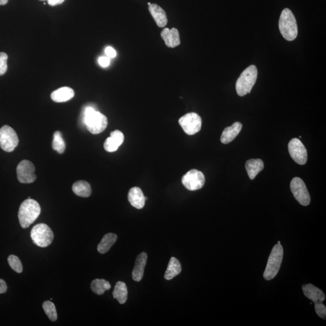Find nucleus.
<instances>
[{
    "label": "nucleus",
    "instance_id": "31",
    "mask_svg": "<svg viewBox=\"0 0 326 326\" xmlns=\"http://www.w3.org/2000/svg\"><path fill=\"white\" fill-rule=\"evenodd\" d=\"M110 137L115 140V142L117 143V144L119 145V146L122 145V143L124 142V137L123 134L121 133V131L118 130L112 131L111 133Z\"/></svg>",
    "mask_w": 326,
    "mask_h": 326
},
{
    "label": "nucleus",
    "instance_id": "3",
    "mask_svg": "<svg viewBox=\"0 0 326 326\" xmlns=\"http://www.w3.org/2000/svg\"><path fill=\"white\" fill-rule=\"evenodd\" d=\"M84 121L88 131L93 134L102 133L108 126L107 117L91 107L85 109Z\"/></svg>",
    "mask_w": 326,
    "mask_h": 326
},
{
    "label": "nucleus",
    "instance_id": "30",
    "mask_svg": "<svg viewBox=\"0 0 326 326\" xmlns=\"http://www.w3.org/2000/svg\"><path fill=\"white\" fill-rule=\"evenodd\" d=\"M8 54L4 52L0 53V76L5 75L8 70Z\"/></svg>",
    "mask_w": 326,
    "mask_h": 326
},
{
    "label": "nucleus",
    "instance_id": "24",
    "mask_svg": "<svg viewBox=\"0 0 326 326\" xmlns=\"http://www.w3.org/2000/svg\"><path fill=\"white\" fill-rule=\"evenodd\" d=\"M127 288L125 283L118 282L115 286L114 289L113 297L116 299L119 303L122 304L126 302L127 300Z\"/></svg>",
    "mask_w": 326,
    "mask_h": 326
},
{
    "label": "nucleus",
    "instance_id": "32",
    "mask_svg": "<svg viewBox=\"0 0 326 326\" xmlns=\"http://www.w3.org/2000/svg\"><path fill=\"white\" fill-rule=\"evenodd\" d=\"M315 311L317 315L322 319H325L326 307L322 303H316L315 305Z\"/></svg>",
    "mask_w": 326,
    "mask_h": 326
},
{
    "label": "nucleus",
    "instance_id": "26",
    "mask_svg": "<svg viewBox=\"0 0 326 326\" xmlns=\"http://www.w3.org/2000/svg\"><path fill=\"white\" fill-rule=\"evenodd\" d=\"M52 147L54 151H56L59 154H62L66 150V143L62 136V133L59 131H56L54 134Z\"/></svg>",
    "mask_w": 326,
    "mask_h": 326
},
{
    "label": "nucleus",
    "instance_id": "40",
    "mask_svg": "<svg viewBox=\"0 0 326 326\" xmlns=\"http://www.w3.org/2000/svg\"><path fill=\"white\" fill-rule=\"evenodd\" d=\"M40 1H45V0H40Z\"/></svg>",
    "mask_w": 326,
    "mask_h": 326
},
{
    "label": "nucleus",
    "instance_id": "4",
    "mask_svg": "<svg viewBox=\"0 0 326 326\" xmlns=\"http://www.w3.org/2000/svg\"><path fill=\"white\" fill-rule=\"evenodd\" d=\"M258 72L257 67L251 65L246 69L237 79L236 89L239 96H244L251 92L256 82Z\"/></svg>",
    "mask_w": 326,
    "mask_h": 326
},
{
    "label": "nucleus",
    "instance_id": "23",
    "mask_svg": "<svg viewBox=\"0 0 326 326\" xmlns=\"http://www.w3.org/2000/svg\"><path fill=\"white\" fill-rule=\"evenodd\" d=\"M72 189L76 195L84 198L89 197L92 192L91 185L88 182L85 181L75 182L73 185Z\"/></svg>",
    "mask_w": 326,
    "mask_h": 326
},
{
    "label": "nucleus",
    "instance_id": "18",
    "mask_svg": "<svg viewBox=\"0 0 326 326\" xmlns=\"http://www.w3.org/2000/svg\"><path fill=\"white\" fill-rule=\"evenodd\" d=\"M149 10L158 27H163L167 25L168 21L166 12L160 6L157 4H151L149 6Z\"/></svg>",
    "mask_w": 326,
    "mask_h": 326
},
{
    "label": "nucleus",
    "instance_id": "38",
    "mask_svg": "<svg viewBox=\"0 0 326 326\" xmlns=\"http://www.w3.org/2000/svg\"><path fill=\"white\" fill-rule=\"evenodd\" d=\"M151 5V3H148V5L149 6V5Z\"/></svg>",
    "mask_w": 326,
    "mask_h": 326
},
{
    "label": "nucleus",
    "instance_id": "39",
    "mask_svg": "<svg viewBox=\"0 0 326 326\" xmlns=\"http://www.w3.org/2000/svg\"><path fill=\"white\" fill-rule=\"evenodd\" d=\"M278 243H279V244H280V241H279V242H278Z\"/></svg>",
    "mask_w": 326,
    "mask_h": 326
},
{
    "label": "nucleus",
    "instance_id": "14",
    "mask_svg": "<svg viewBox=\"0 0 326 326\" xmlns=\"http://www.w3.org/2000/svg\"><path fill=\"white\" fill-rule=\"evenodd\" d=\"M161 36L168 47L175 48L180 44L179 33L178 30L176 28L164 29L161 33Z\"/></svg>",
    "mask_w": 326,
    "mask_h": 326
},
{
    "label": "nucleus",
    "instance_id": "36",
    "mask_svg": "<svg viewBox=\"0 0 326 326\" xmlns=\"http://www.w3.org/2000/svg\"><path fill=\"white\" fill-rule=\"evenodd\" d=\"M65 0H48V5L51 6H54L62 4Z\"/></svg>",
    "mask_w": 326,
    "mask_h": 326
},
{
    "label": "nucleus",
    "instance_id": "27",
    "mask_svg": "<svg viewBox=\"0 0 326 326\" xmlns=\"http://www.w3.org/2000/svg\"><path fill=\"white\" fill-rule=\"evenodd\" d=\"M42 307L48 317L51 321H56L57 318L56 307L51 301H45L42 304Z\"/></svg>",
    "mask_w": 326,
    "mask_h": 326
},
{
    "label": "nucleus",
    "instance_id": "16",
    "mask_svg": "<svg viewBox=\"0 0 326 326\" xmlns=\"http://www.w3.org/2000/svg\"><path fill=\"white\" fill-rule=\"evenodd\" d=\"M128 200L131 205L137 209H142L145 205V197L139 187L131 188L128 193Z\"/></svg>",
    "mask_w": 326,
    "mask_h": 326
},
{
    "label": "nucleus",
    "instance_id": "25",
    "mask_svg": "<svg viewBox=\"0 0 326 326\" xmlns=\"http://www.w3.org/2000/svg\"><path fill=\"white\" fill-rule=\"evenodd\" d=\"M111 288L110 283L104 279H95L91 283V288L94 294L101 295Z\"/></svg>",
    "mask_w": 326,
    "mask_h": 326
},
{
    "label": "nucleus",
    "instance_id": "12",
    "mask_svg": "<svg viewBox=\"0 0 326 326\" xmlns=\"http://www.w3.org/2000/svg\"><path fill=\"white\" fill-rule=\"evenodd\" d=\"M288 151L292 159L300 165L305 164L307 160V152L299 139H293L289 142Z\"/></svg>",
    "mask_w": 326,
    "mask_h": 326
},
{
    "label": "nucleus",
    "instance_id": "5",
    "mask_svg": "<svg viewBox=\"0 0 326 326\" xmlns=\"http://www.w3.org/2000/svg\"><path fill=\"white\" fill-rule=\"evenodd\" d=\"M283 257V248L281 244L277 243L274 246L268 258L264 277L267 280H271L278 274Z\"/></svg>",
    "mask_w": 326,
    "mask_h": 326
},
{
    "label": "nucleus",
    "instance_id": "13",
    "mask_svg": "<svg viewBox=\"0 0 326 326\" xmlns=\"http://www.w3.org/2000/svg\"><path fill=\"white\" fill-rule=\"evenodd\" d=\"M148 255L145 252L140 253L136 258L132 276L134 281L140 282L144 276L145 268L147 263Z\"/></svg>",
    "mask_w": 326,
    "mask_h": 326
},
{
    "label": "nucleus",
    "instance_id": "10",
    "mask_svg": "<svg viewBox=\"0 0 326 326\" xmlns=\"http://www.w3.org/2000/svg\"><path fill=\"white\" fill-rule=\"evenodd\" d=\"M205 176L203 172L197 169H191L182 176V182L188 190L201 189L205 184Z\"/></svg>",
    "mask_w": 326,
    "mask_h": 326
},
{
    "label": "nucleus",
    "instance_id": "9",
    "mask_svg": "<svg viewBox=\"0 0 326 326\" xmlns=\"http://www.w3.org/2000/svg\"><path fill=\"white\" fill-rule=\"evenodd\" d=\"M291 190L295 199L301 205L307 206L310 203V197L306 185L300 178L295 177L292 179Z\"/></svg>",
    "mask_w": 326,
    "mask_h": 326
},
{
    "label": "nucleus",
    "instance_id": "33",
    "mask_svg": "<svg viewBox=\"0 0 326 326\" xmlns=\"http://www.w3.org/2000/svg\"><path fill=\"white\" fill-rule=\"evenodd\" d=\"M105 53L109 58H114L116 56V51L111 47H107L105 49Z\"/></svg>",
    "mask_w": 326,
    "mask_h": 326
},
{
    "label": "nucleus",
    "instance_id": "1",
    "mask_svg": "<svg viewBox=\"0 0 326 326\" xmlns=\"http://www.w3.org/2000/svg\"><path fill=\"white\" fill-rule=\"evenodd\" d=\"M41 211V207L37 201L30 198L23 201L18 212L21 226L23 228H28L37 219Z\"/></svg>",
    "mask_w": 326,
    "mask_h": 326
},
{
    "label": "nucleus",
    "instance_id": "15",
    "mask_svg": "<svg viewBox=\"0 0 326 326\" xmlns=\"http://www.w3.org/2000/svg\"><path fill=\"white\" fill-rule=\"evenodd\" d=\"M304 295L315 304L322 303L325 300V295L321 289L311 284L303 286Z\"/></svg>",
    "mask_w": 326,
    "mask_h": 326
},
{
    "label": "nucleus",
    "instance_id": "19",
    "mask_svg": "<svg viewBox=\"0 0 326 326\" xmlns=\"http://www.w3.org/2000/svg\"><path fill=\"white\" fill-rule=\"evenodd\" d=\"M75 96L74 91L70 87H62L57 89L51 94V98L54 102L62 103L69 101Z\"/></svg>",
    "mask_w": 326,
    "mask_h": 326
},
{
    "label": "nucleus",
    "instance_id": "7",
    "mask_svg": "<svg viewBox=\"0 0 326 326\" xmlns=\"http://www.w3.org/2000/svg\"><path fill=\"white\" fill-rule=\"evenodd\" d=\"M19 143L16 132L8 125L3 126L0 129V147L7 152L15 150Z\"/></svg>",
    "mask_w": 326,
    "mask_h": 326
},
{
    "label": "nucleus",
    "instance_id": "22",
    "mask_svg": "<svg viewBox=\"0 0 326 326\" xmlns=\"http://www.w3.org/2000/svg\"><path fill=\"white\" fill-rule=\"evenodd\" d=\"M117 236L114 233H108L103 236L101 241L97 246V251L100 254H105L117 241Z\"/></svg>",
    "mask_w": 326,
    "mask_h": 326
},
{
    "label": "nucleus",
    "instance_id": "20",
    "mask_svg": "<svg viewBox=\"0 0 326 326\" xmlns=\"http://www.w3.org/2000/svg\"><path fill=\"white\" fill-rule=\"evenodd\" d=\"M245 168L249 178L254 179L264 168V163L260 159H251L246 161Z\"/></svg>",
    "mask_w": 326,
    "mask_h": 326
},
{
    "label": "nucleus",
    "instance_id": "34",
    "mask_svg": "<svg viewBox=\"0 0 326 326\" xmlns=\"http://www.w3.org/2000/svg\"><path fill=\"white\" fill-rule=\"evenodd\" d=\"M99 63L103 67H108L110 63V59L108 57H100L99 59Z\"/></svg>",
    "mask_w": 326,
    "mask_h": 326
},
{
    "label": "nucleus",
    "instance_id": "35",
    "mask_svg": "<svg viewBox=\"0 0 326 326\" xmlns=\"http://www.w3.org/2000/svg\"><path fill=\"white\" fill-rule=\"evenodd\" d=\"M8 286L4 280L0 279V294L5 293L7 291Z\"/></svg>",
    "mask_w": 326,
    "mask_h": 326
},
{
    "label": "nucleus",
    "instance_id": "28",
    "mask_svg": "<svg viewBox=\"0 0 326 326\" xmlns=\"http://www.w3.org/2000/svg\"><path fill=\"white\" fill-rule=\"evenodd\" d=\"M8 263L10 267L12 268V269L18 273H21L23 272V265L21 264L19 258H18L16 255H11L10 256L8 257Z\"/></svg>",
    "mask_w": 326,
    "mask_h": 326
},
{
    "label": "nucleus",
    "instance_id": "29",
    "mask_svg": "<svg viewBox=\"0 0 326 326\" xmlns=\"http://www.w3.org/2000/svg\"><path fill=\"white\" fill-rule=\"evenodd\" d=\"M119 147V145L117 144V143L111 137H108L104 143V149L105 151L109 152L116 151Z\"/></svg>",
    "mask_w": 326,
    "mask_h": 326
},
{
    "label": "nucleus",
    "instance_id": "11",
    "mask_svg": "<svg viewBox=\"0 0 326 326\" xmlns=\"http://www.w3.org/2000/svg\"><path fill=\"white\" fill-rule=\"evenodd\" d=\"M35 172V167L32 162L26 160L21 161L17 167L18 181L23 184L32 183L36 179Z\"/></svg>",
    "mask_w": 326,
    "mask_h": 326
},
{
    "label": "nucleus",
    "instance_id": "37",
    "mask_svg": "<svg viewBox=\"0 0 326 326\" xmlns=\"http://www.w3.org/2000/svg\"><path fill=\"white\" fill-rule=\"evenodd\" d=\"M9 0H0V5H5L7 4Z\"/></svg>",
    "mask_w": 326,
    "mask_h": 326
},
{
    "label": "nucleus",
    "instance_id": "2",
    "mask_svg": "<svg viewBox=\"0 0 326 326\" xmlns=\"http://www.w3.org/2000/svg\"><path fill=\"white\" fill-rule=\"evenodd\" d=\"M279 30L286 40H295L298 35L296 19L290 9L286 8L282 12L279 20Z\"/></svg>",
    "mask_w": 326,
    "mask_h": 326
},
{
    "label": "nucleus",
    "instance_id": "8",
    "mask_svg": "<svg viewBox=\"0 0 326 326\" xmlns=\"http://www.w3.org/2000/svg\"><path fill=\"white\" fill-rule=\"evenodd\" d=\"M179 123L185 133L191 136L200 132L202 126V119L198 114L190 112L179 118Z\"/></svg>",
    "mask_w": 326,
    "mask_h": 326
},
{
    "label": "nucleus",
    "instance_id": "17",
    "mask_svg": "<svg viewBox=\"0 0 326 326\" xmlns=\"http://www.w3.org/2000/svg\"><path fill=\"white\" fill-rule=\"evenodd\" d=\"M242 124L240 122H235L232 124V126L227 127L224 129L222 134L221 141L223 144H228V143L233 141L236 137L241 131Z\"/></svg>",
    "mask_w": 326,
    "mask_h": 326
},
{
    "label": "nucleus",
    "instance_id": "21",
    "mask_svg": "<svg viewBox=\"0 0 326 326\" xmlns=\"http://www.w3.org/2000/svg\"><path fill=\"white\" fill-rule=\"evenodd\" d=\"M182 270L180 262L175 257L170 258L168 267H167L164 278L170 280L181 273Z\"/></svg>",
    "mask_w": 326,
    "mask_h": 326
},
{
    "label": "nucleus",
    "instance_id": "6",
    "mask_svg": "<svg viewBox=\"0 0 326 326\" xmlns=\"http://www.w3.org/2000/svg\"><path fill=\"white\" fill-rule=\"evenodd\" d=\"M30 236L33 242L42 248L50 245L54 239L52 230L45 224H38L33 227L30 232Z\"/></svg>",
    "mask_w": 326,
    "mask_h": 326
}]
</instances>
